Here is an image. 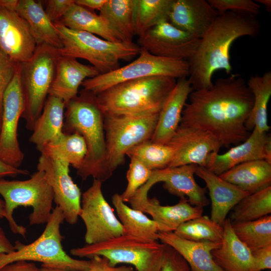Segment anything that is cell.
Listing matches in <instances>:
<instances>
[{
    "instance_id": "d6a6232c",
    "label": "cell",
    "mask_w": 271,
    "mask_h": 271,
    "mask_svg": "<svg viewBox=\"0 0 271 271\" xmlns=\"http://www.w3.org/2000/svg\"><path fill=\"white\" fill-rule=\"evenodd\" d=\"M41 155L68 163L78 170L87 153V147L82 136L77 132H64L60 138L45 146Z\"/></svg>"
},
{
    "instance_id": "8d00e7d4",
    "label": "cell",
    "mask_w": 271,
    "mask_h": 271,
    "mask_svg": "<svg viewBox=\"0 0 271 271\" xmlns=\"http://www.w3.org/2000/svg\"><path fill=\"white\" fill-rule=\"evenodd\" d=\"M237 237L251 251L271 245V215L246 222H232Z\"/></svg>"
},
{
    "instance_id": "f35d334b",
    "label": "cell",
    "mask_w": 271,
    "mask_h": 271,
    "mask_svg": "<svg viewBox=\"0 0 271 271\" xmlns=\"http://www.w3.org/2000/svg\"><path fill=\"white\" fill-rule=\"evenodd\" d=\"M174 232L189 240L221 242L223 227L207 216L201 215L182 223Z\"/></svg>"
},
{
    "instance_id": "d6986e66",
    "label": "cell",
    "mask_w": 271,
    "mask_h": 271,
    "mask_svg": "<svg viewBox=\"0 0 271 271\" xmlns=\"http://www.w3.org/2000/svg\"><path fill=\"white\" fill-rule=\"evenodd\" d=\"M257 160L271 162V137L254 128L245 141L226 153L210 154L205 168L219 176L238 164Z\"/></svg>"
},
{
    "instance_id": "52a82bcc",
    "label": "cell",
    "mask_w": 271,
    "mask_h": 271,
    "mask_svg": "<svg viewBox=\"0 0 271 271\" xmlns=\"http://www.w3.org/2000/svg\"><path fill=\"white\" fill-rule=\"evenodd\" d=\"M61 39V56L88 61L100 74L119 67L121 60L134 57L141 47L134 43L112 42L92 34L68 28L60 23L54 24Z\"/></svg>"
},
{
    "instance_id": "9c48e42d",
    "label": "cell",
    "mask_w": 271,
    "mask_h": 271,
    "mask_svg": "<svg viewBox=\"0 0 271 271\" xmlns=\"http://www.w3.org/2000/svg\"><path fill=\"white\" fill-rule=\"evenodd\" d=\"M165 244L122 234L105 241L70 250L71 254L91 258L105 257L111 266L129 264L137 271H159Z\"/></svg>"
},
{
    "instance_id": "4316f807",
    "label": "cell",
    "mask_w": 271,
    "mask_h": 271,
    "mask_svg": "<svg viewBox=\"0 0 271 271\" xmlns=\"http://www.w3.org/2000/svg\"><path fill=\"white\" fill-rule=\"evenodd\" d=\"M65 102L49 95L36 120L29 141L40 152L47 145L58 140L63 134Z\"/></svg>"
},
{
    "instance_id": "7c38bea8",
    "label": "cell",
    "mask_w": 271,
    "mask_h": 271,
    "mask_svg": "<svg viewBox=\"0 0 271 271\" xmlns=\"http://www.w3.org/2000/svg\"><path fill=\"white\" fill-rule=\"evenodd\" d=\"M102 183L93 179L91 185L81 195L79 217L85 226L84 239L88 245L124 234L121 223L102 193Z\"/></svg>"
},
{
    "instance_id": "2e32d148",
    "label": "cell",
    "mask_w": 271,
    "mask_h": 271,
    "mask_svg": "<svg viewBox=\"0 0 271 271\" xmlns=\"http://www.w3.org/2000/svg\"><path fill=\"white\" fill-rule=\"evenodd\" d=\"M150 189L144 185L128 203L131 208L150 215L159 232H174L182 223L202 215L203 207L191 205L185 197L175 205H162L156 197H148Z\"/></svg>"
},
{
    "instance_id": "f6af8a7d",
    "label": "cell",
    "mask_w": 271,
    "mask_h": 271,
    "mask_svg": "<svg viewBox=\"0 0 271 271\" xmlns=\"http://www.w3.org/2000/svg\"><path fill=\"white\" fill-rule=\"evenodd\" d=\"M45 11L54 23L59 22L74 3V0H48L45 1Z\"/></svg>"
},
{
    "instance_id": "681fc988",
    "label": "cell",
    "mask_w": 271,
    "mask_h": 271,
    "mask_svg": "<svg viewBox=\"0 0 271 271\" xmlns=\"http://www.w3.org/2000/svg\"><path fill=\"white\" fill-rule=\"evenodd\" d=\"M15 250V245L10 241L3 229L0 227V254L9 253Z\"/></svg>"
},
{
    "instance_id": "836d02e7",
    "label": "cell",
    "mask_w": 271,
    "mask_h": 271,
    "mask_svg": "<svg viewBox=\"0 0 271 271\" xmlns=\"http://www.w3.org/2000/svg\"><path fill=\"white\" fill-rule=\"evenodd\" d=\"M133 0H107L99 11L124 43H132L135 35L133 20Z\"/></svg>"
},
{
    "instance_id": "c3c4849f",
    "label": "cell",
    "mask_w": 271,
    "mask_h": 271,
    "mask_svg": "<svg viewBox=\"0 0 271 271\" xmlns=\"http://www.w3.org/2000/svg\"><path fill=\"white\" fill-rule=\"evenodd\" d=\"M29 171L9 165L0 159V179L6 177H15L19 175H28Z\"/></svg>"
},
{
    "instance_id": "f907efd6",
    "label": "cell",
    "mask_w": 271,
    "mask_h": 271,
    "mask_svg": "<svg viewBox=\"0 0 271 271\" xmlns=\"http://www.w3.org/2000/svg\"><path fill=\"white\" fill-rule=\"evenodd\" d=\"M107 0H75V3L90 10L100 11Z\"/></svg>"
},
{
    "instance_id": "f546056e",
    "label": "cell",
    "mask_w": 271,
    "mask_h": 271,
    "mask_svg": "<svg viewBox=\"0 0 271 271\" xmlns=\"http://www.w3.org/2000/svg\"><path fill=\"white\" fill-rule=\"evenodd\" d=\"M59 23L68 28L86 32L110 42H122L104 18L75 2Z\"/></svg>"
},
{
    "instance_id": "ab89813d",
    "label": "cell",
    "mask_w": 271,
    "mask_h": 271,
    "mask_svg": "<svg viewBox=\"0 0 271 271\" xmlns=\"http://www.w3.org/2000/svg\"><path fill=\"white\" fill-rule=\"evenodd\" d=\"M126 173L127 185L120 195L124 202H128L137 191L150 179L153 171L135 157H130Z\"/></svg>"
},
{
    "instance_id": "d590c367",
    "label": "cell",
    "mask_w": 271,
    "mask_h": 271,
    "mask_svg": "<svg viewBox=\"0 0 271 271\" xmlns=\"http://www.w3.org/2000/svg\"><path fill=\"white\" fill-rule=\"evenodd\" d=\"M232 222L254 221L271 213V186L242 199L231 210Z\"/></svg>"
},
{
    "instance_id": "5bb4252c",
    "label": "cell",
    "mask_w": 271,
    "mask_h": 271,
    "mask_svg": "<svg viewBox=\"0 0 271 271\" xmlns=\"http://www.w3.org/2000/svg\"><path fill=\"white\" fill-rule=\"evenodd\" d=\"M199 41L165 20L140 37L138 45L157 56L188 61L195 53Z\"/></svg>"
},
{
    "instance_id": "e0dca14e",
    "label": "cell",
    "mask_w": 271,
    "mask_h": 271,
    "mask_svg": "<svg viewBox=\"0 0 271 271\" xmlns=\"http://www.w3.org/2000/svg\"><path fill=\"white\" fill-rule=\"evenodd\" d=\"M167 143L174 149L168 167L194 164L205 167L209 155L218 153L222 146L211 133L203 129L180 124Z\"/></svg>"
},
{
    "instance_id": "4fadbf2b",
    "label": "cell",
    "mask_w": 271,
    "mask_h": 271,
    "mask_svg": "<svg viewBox=\"0 0 271 271\" xmlns=\"http://www.w3.org/2000/svg\"><path fill=\"white\" fill-rule=\"evenodd\" d=\"M24 109L19 64L4 96L0 129V159L16 168H19L24 158L18 138L19 121Z\"/></svg>"
},
{
    "instance_id": "1f68e13d",
    "label": "cell",
    "mask_w": 271,
    "mask_h": 271,
    "mask_svg": "<svg viewBox=\"0 0 271 271\" xmlns=\"http://www.w3.org/2000/svg\"><path fill=\"white\" fill-rule=\"evenodd\" d=\"M253 96V104L245 126L249 131L256 128L261 132L270 128L267 123V108L271 96V72L251 76L246 82Z\"/></svg>"
},
{
    "instance_id": "f5cc1de1",
    "label": "cell",
    "mask_w": 271,
    "mask_h": 271,
    "mask_svg": "<svg viewBox=\"0 0 271 271\" xmlns=\"http://www.w3.org/2000/svg\"><path fill=\"white\" fill-rule=\"evenodd\" d=\"M255 2L257 3L261 4L263 5L266 10L268 12H270L271 11V1L270 0H256Z\"/></svg>"
},
{
    "instance_id": "603a6c76",
    "label": "cell",
    "mask_w": 271,
    "mask_h": 271,
    "mask_svg": "<svg viewBox=\"0 0 271 271\" xmlns=\"http://www.w3.org/2000/svg\"><path fill=\"white\" fill-rule=\"evenodd\" d=\"M192 90L188 78L177 79L159 113L152 142L167 144L171 139L180 125L183 110Z\"/></svg>"
},
{
    "instance_id": "3957f363",
    "label": "cell",
    "mask_w": 271,
    "mask_h": 271,
    "mask_svg": "<svg viewBox=\"0 0 271 271\" xmlns=\"http://www.w3.org/2000/svg\"><path fill=\"white\" fill-rule=\"evenodd\" d=\"M63 132H77L83 138L87 153L77 175L82 180L90 177L103 182L112 175L106 161L104 115L96 95L83 89L65 103Z\"/></svg>"
},
{
    "instance_id": "5b68a950",
    "label": "cell",
    "mask_w": 271,
    "mask_h": 271,
    "mask_svg": "<svg viewBox=\"0 0 271 271\" xmlns=\"http://www.w3.org/2000/svg\"><path fill=\"white\" fill-rule=\"evenodd\" d=\"M65 220L61 209L57 206L53 209L46 225L40 236L29 244L17 240L16 250L0 254V269L6 265L20 260L42 262V266L70 271H83L89 268L91 260H80L72 257L64 250L63 236L60 226Z\"/></svg>"
},
{
    "instance_id": "db71d44e",
    "label": "cell",
    "mask_w": 271,
    "mask_h": 271,
    "mask_svg": "<svg viewBox=\"0 0 271 271\" xmlns=\"http://www.w3.org/2000/svg\"><path fill=\"white\" fill-rule=\"evenodd\" d=\"M5 216V204L3 199L0 198V218Z\"/></svg>"
},
{
    "instance_id": "277c9868",
    "label": "cell",
    "mask_w": 271,
    "mask_h": 271,
    "mask_svg": "<svg viewBox=\"0 0 271 271\" xmlns=\"http://www.w3.org/2000/svg\"><path fill=\"white\" fill-rule=\"evenodd\" d=\"M177 81L154 76L125 81L96 95V100L103 115L159 113Z\"/></svg>"
},
{
    "instance_id": "816d5d0a",
    "label": "cell",
    "mask_w": 271,
    "mask_h": 271,
    "mask_svg": "<svg viewBox=\"0 0 271 271\" xmlns=\"http://www.w3.org/2000/svg\"><path fill=\"white\" fill-rule=\"evenodd\" d=\"M19 0H0V7L16 11Z\"/></svg>"
},
{
    "instance_id": "bcb514c9",
    "label": "cell",
    "mask_w": 271,
    "mask_h": 271,
    "mask_svg": "<svg viewBox=\"0 0 271 271\" xmlns=\"http://www.w3.org/2000/svg\"><path fill=\"white\" fill-rule=\"evenodd\" d=\"M256 271L271 269V245L252 252Z\"/></svg>"
},
{
    "instance_id": "11a10c76",
    "label": "cell",
    "mask_w": 271,
    "mask_h": 271,
    "mask_svg": "<svg viewBox=\"0 0 271 271\" xmlns=\"http://www.w3.org/2000/svg\"><path fill=\"white\" fill-rule=\"evenodd\" d=\"M267 271H270V270H268Z\"/></svg>"
},
{
    "instance_id": "9a60e30c",
    "label": "cell",
    "mask_w": 271,
    "mask_h": 271,
    "mask_svg": "<svg viewBox=\"0 0 271 271\" xmlns=\"http://www.w3.org/2000/svg\"><path fill=\"white\" fill-rule=\"evenodd\" d=\"M69 165L41 155L37 170L44 173L54 194V202L62 211L65 220L71 225L78 220L81 208V193L69 174Z\"/></svg>"
},
{
    "instance_id": "ee69618b",
    "label": "cell",
    "mask_w": 271,
    "mask_h": 271,
    "mask_svg": "<svg viewBox=\"0 0 271 271\" xmlns=\"http://www.w3.org/2000/svg\"><path fill=\"white\" fill-rule=\"evenodd\" d=\"M89 259L91 261L89 268L83 271H134L133 268L130 265L111 266L108 260L104 257L94 256ZM40 269L41 271H70L42 266Z\"/></svg>"
},
{
    "instance_id": "cb8c5ba5",
    "label": "cell",
    "mask_w": 271,
    "mask_h": 271,
    "mask_svg": "<svg viewBox=\"0 0 271 271\" xmlns=\"http://www.w3.org/2000/svg\"><path fill=\"white\" fill-rule=\"evenodd\" d=\"M99 74L98 70L92 65L60 55L49 95L59 98L66 103L77 96L79 86L86 79Z\"/></svg>"
},
{
    "instance_id": "4dcf8cb0",
    "label": "cell",
    "mask_w": 271,
    "mask_h": 271,
    "mask_svg": "<svg viewBox=\"0 0 271 271\" xmlns=\"http://www.w3.org/2000/svg\"><path fill=\"white\" fill-rule=\"evenodd\" d=\"M124 234L148 241L159 240V229L155 221L143 212L128 206L120 195L115 193L111 198Z\"/></svg>"
},
{
    "instance_id": "74e56055",
    "label": "cell",
    "mask_w": 271,
    "mask_h": 271,
    "mask_svg": "<svg viewBox=\"0 0 271 271\" xmlns=\"http://www.w3.org/2000/svg\"><path fill=\"white\" fill-rule=\"evenodd\" d=\"M175 154L174 148L169 143L159 144L148 141L130 149L126 156L137 158L154 171L168 167Z\"/></svg>"
},
{
    "instance_id": "d4e9b609",
    "label": "cell",
    "mask_w": 271,
    "mask_h": 271,
    "mask_svg": "<svg viewBox=\"0 0 271 271\" xmlns=\"http://www.w3.org/2000/svg\"><path fill=\"white\" fill-rule=\"evenodd\" d=\"M223 227L220 245L211 252L215 263L223 271H256L251 251L237 237L229 218Z\"/></svg>"
},
{
    "instance_id": "7402d4cb",
    "label": "cell",
    "mask_w": 271,
    "mask_h": 271,
    "mask_svg": "<svg viewBox=\"0 0 271 271\" xmlns=\"http://www.w3.org/2000/svg\"><path fill=\"white\" fill-rule=\"evenodd\" d=\"M196 174L206 183L211 202L210 218L223 226L228 213L244 197L250 194L223 180L207 168L197 166Z\"/></svg>"
},
{
    "instance_id": "6da1fadb",
    "label": "cell",
    "mask_w": 271,
    "mask_h": 271,
    "mask_svg": "<svg viewBox=\"0 0 271 271\" xmlns=\"http://www.w3.org/2000/svg\"><path fill=\"white\" fill-rule=\"evenodd\" d=\"M188 98L180 124L209 132L222 147L236 146L249 136L245 123L253 96L240 74L219 78L209 88L193 90Z\"/></svg>"
},
{
    "instance_id": "8fae6325",
    "label": "cell",
    "mask_w": 271,
    "mask_h": 271,
    "mask_svg": "<svg viewBox=\"0 0 271 271\" xmlns=\"http://www.w3.org/2000/svg\"><path fill=\"white\" fill-rule=\"evenodd\" d=\"M159 113L139 115H104L106 161L113 172L124 164L126 153L144 142L150 141Z\"/></svg>"
},
{
    "instance_id": "60d3db41",
    "label": "cell",
    "mask_w": 271,
    "mask_h": 271,
    "mask_svg": "<svg viewBox=\"0 0 271 271\" xmlns=\"http://www.w3.org/2000/svg\"><path fill=\"white\" fill-rule=\"evenodd\" d=\"M218 14L227 11L244 12L256 16L259 13L260 5L251 0H208Z\"/></svg>"
},
{
    "instance_id": "44dd1931",
    "label": "cell",
    "mask_w": 271,
    "mask_h": 271,
    "mask_svg": "<svg viewBox=\"0 0 271 271\" xmlns=\"http://www.w3.org/2000/svg\"><path fill=\"white\" fill-rule=\"evenodd\" d=\"M218 16L205 0H173L168 21L174 26L201 39Z\"/></svg>"
},
{
    "instance_id": "484cf974",
    "label": "cell",
    "mask_w": 271,
    "mask_h": 271,
    "mask_svg": "<svg viewBox=\"0 0 271 271\" xmlns=\"http://www.w3.org/2000/svg\"><path fill=\"white\" fill-rule=\"evenodd\" d=\"M159 240L174 248L186 261L192 271H223L213 259L211 252L221 242L194 241L174 232H159Z\"/></svg>"
},
{
    "instance_id": "ffe728a7",
    "label": "cell",
    "mask_w": 271,
    "mask_h": 271,
    "mask_svg": "<svg viewBox=\"0 0 271 271\" xmlns=\"http://www.w3.org/2000/svg\"><path fill=\"white\" fill-rule=\"evenodd\" d=\"M197 166L190 164L154 170L148 182L153 186L162 182L163 188L170 194L186 198L191 205L204 208L209 201L206 195V188L200 186L195 180Z\"/></svg>"
},
{
    "instance_id": "7dc6e473",
    "label": "cell",
    "mask_w": 271,
    "mask_h": 271,
    "mask_svg": "<svg viewBox=\"0 0 271 271\" xmlns=\"http://www.w3.org/2000/svg\"><path fill=\"white\" fill-rule=\"evenodd\" d=\"M0 271H41L34 262L20 260L6 265Z\"/></svg>"
},
{
    "instance_id": "b9f144b4",
    "label": "cell",
    "mask_w": 271,
    "mask_h": 271,
    "mask_svg": "<svg viewBox=\"0 0 271 271\" xmlns=\"http://www.w3.org/2000/svg\"><path fill=\"white\" fill-rule=\"evenodd\" d=\"M19 64L11 59L0 48V129L4 96L17 70Z\"/></svg>"
},
{
    "instance_id": "e575fe53",
    "label": "cell",
    "mask_w": 271,
    "mask_h": 271,
    "mask_svg": "<svg viewBox=\"0 0 271 271\" xmlns=\"http://www.w3.org/2000/svg\"><path fill=\"white\" fill-rule=\"evenodd\" d=\"M173 0H133L135 35L142 36L162 21L168 20Z\"/></svg>"
},
{
    "instance_id": "7a4b0ae2",
    "label": "cell",
    "mask_w": 271,
    "mask_h": 271,
    "mask_svg": "<svg viewBox=\"0 0 271 271\" xmlns=\"http://www.w3.org/2000/svg\"><path fill=\"white\" fill-rule=\"evenodd\" d=\"M260 24L248 13L227 11L218 14L188 61V79L193 90L210 87L214 73L223 70L230 74V50L233 43L243 36L256 37Z\"/></svg>"
},
{
    "instance_id": "8992f818",
    "label": "cell",
    "mask_w": 271,
    "mask_h": 271,
    "mask_svg": "<svg viewBox=\"0 0 271 271\" xmlns=\"http://www.w3.org/2000/svg\"><path fill=\"white\" fill-rule=\"evenodd\" d=\"M0 195L5 204V216L12 231L26 238L27 229L19 225L14 219V210L19 206L31 207L29 215L31 225L46 223L53 210V190L44 173L40 170L25 180L0 179Z\"/></svg>"
},
{
    "instance_id": "ba28073f",
    "label": "cell",
    "mask_w": 271,
    "mask_h": 271,
    "mask_svg": "<svg viewBox=\"0 0 271 271\" xmlns=\"http://www.w3.org/2000/svg\"><path fill=\"white\" fill-rule=\"evenodd\" d=\"M59 49L43 44L37 46L32 56L20 64L21 85L24 101L22 115L26 128L32 131L40 115L54 79Z\"/></svg>"
},
{
    "instance_id": "f1b7e54d",
    "label": "cell",
    "mask_w": 271,
    "mask_h": 271,
    "mask_svg": "<svg viewBox=\"0 0 271 271\" xmlns=\"http://www.w3.org/2000/svg\"><path fill=\"white\" fill-rule=\"evenodd\" d=\"M219 176L242 191L252 194L271 186V162L265 160L244 162Z\"/></svg>"
},
{
    "instance_id": "30bf717a",
    "label": "cell",
    "mask_w": 271,
    "mask_h": 271,
    "mask_svg": "<svg viewBox=\"0 0 271 271\" xmlns=\"http://www.w3.org/2000/svg\"><path fill=\"white\" fill-rule=\"evenodd\" d=\"M139 57L112 71L86 79L84 89L97 95L121 82L144 77L163 76L178 79L189 75L188 61L159 57L141 47Z\"/></svg>"
},
{
    "instance_id": "ac0fdd59",
    "label": "cell",
    "mask_w": 271,
    "mask_h": 271,
    "mask_svg": "<svg viewBox=\"0 0 271 271\" xmlns=\"http://www.w3.org/2000/svg\"><path fill=\"white\" fill-rule=\"evenodd\" d=\"M37 43L27 21L16 11L0 7V48L13 61L30 59Z\"/></svg>"
},
{
    "instance_id": "7bdbcfd3",
    "label": "cell",
    "mask_w": 271,
    "mask_h": 271,
    "mask_svg": "<svg viewBox=\"0 0 271 271\" xmlns=\"http://www.w3.org/2000/svg\"><path fill=\"white\" fill-rule=\"evenodd\" d=\"M159 271H192L184 258L173 247L165 244Z\"/></svg>"
},
{
    "instance_id": "83f0119b",
    "label": "cell",
    "mask_w": 271,
    "mask_h": 271,
    "mask_svg": "<svg viewBox=\"0 0 271 271\" xmlns=\"http://www.w3.org/2000/svg\"><path fill=\"white\" fill-rule=\"evenodd\" d=\"M16 11L28 23L37 45L62 47L55 25L46 14L42 1L19 0Z\"/></svg>"
}]
</instances>
